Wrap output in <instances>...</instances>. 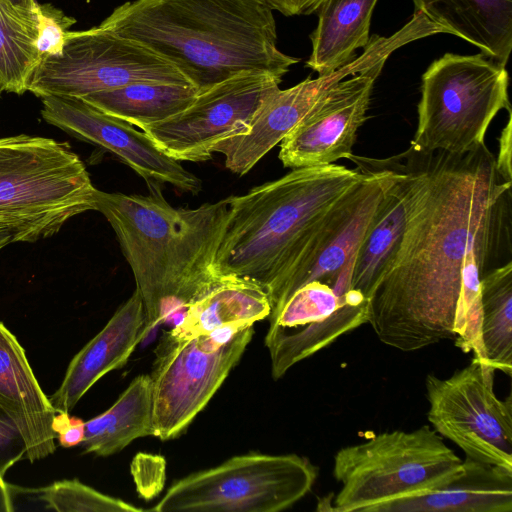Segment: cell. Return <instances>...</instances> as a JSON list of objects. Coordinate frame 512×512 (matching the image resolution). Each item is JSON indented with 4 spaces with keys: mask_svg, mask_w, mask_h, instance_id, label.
Listing matches in <instances>:
<instances>
[{
    "mask_svg": "<svg viewBox=\"0 0 512 512\" xmlns=\"http://www.w3.org/2000/svg\"><path fill=\"white\" fill-rule=\"evenodd\" d=\"M12 242V238L9 232L0 229V250Z\"/></svg>",
    "mask_w": 512,
    "mask_h": 512,
    "instance_id": "obj_38",
    "label": "cell"
},
{
    "mask_svg": "<svg viewBox=\"0 0 512 512\" xmlns=\"http://www.w3.org/2000/svg\"><path fill=\"white\" fill-rule=\"evenodd\" d=\"M444 33L478 47L505 66L512 48V0H412Z\"/></svg>",
    "mask_w": 512,
    "mask_h": 512,
    "instance_id": "obj_23",
    "label": "cell"
},
{
    "mask_svg": "<svg viewBox=\"0 0 512 512\" xmlns=\"http://www.w3.org/2000/svg\"><path fill=\"white\" fill-rule=\"evenodd\" d=\"M353 263L354 257L330 284L312 281L303 285L269 318L265 345L275 380L296 363L368 322L367 303L345 297L352 289Z\"/></svg>",
    "mask_w": 512,
    "mask_h": 512,
    "instance_id": "obj_14",
    "label": "cell"
},
{
    "mask_svg": "<svg viewBox=\"0 0 512 512\" xmlns=\"http://www.w3.org/2000/svg\"><path fill=\"white\" fill-rule=\"evenodd\" d=\"M0 93H1V90H0Z\"/></svg>",
    "mask_w": 512,
    "mask_h": 512,
    "instance_id": "obj_39",
    "label": "cell"
},
{
    "mask_svg": "<svg viewBox=\"0 0 512 512\" xmlns=\"http://www.w3.org/2000/svg\"><path fill=\"white\" fill-rule=\"evenodd\" d=\"M131 474L141 498L151 500L163 489L166 461L155 454L138 453L131 462Z\"/></svg>",
    "mask_w": 512,
    "mask_h": 512,
    "instance_id": "obj_31",
    "label": "cell"
},
{
    "mask_svg": "<svg viewBox=\"0 0 512 512\" xmlns=\"http://www.w3.org/2000/svg\"><path fill=\"white\" fill-rule=\"evenodd\" d=\"M386 60L344 78L280 142L286 168L328 165L352 154L367 116L374 84Z\"/></svg>",
    "mask_w": 512,
    "mask_h": 512,
    "instance_id": "obj_17",
    "label": "cell"
},
{
    "mask_svg": "<svg viewBox=\"0 0 512 512\" xmlns=\"http://www.w3.org/2000/svg\"><path fill=\"white\" fill-rule=\"evenodd\" d=\"M318 468L296 454L250 453L174 483L151 510L278 512L308 494Z\"/></svg>",
    "mask_w": 512,
    "mask_h": 512,
    "instance_id": "obj_9",
    "label": "cell"
},
{
    "mask_svg": "<svg viewBox=\"0 0 512 512\" xmlns=\"http://www.w3.org/2000/svg\"><path fill=\"white\" fill-rule=\"evenodd\" d=\"M16 7H20L27 10H37L39 3L36 0H4Z\"/></svg>",
    "mask_w": 512,
    "mask_h": 512,
    "instance_id": "obj_37",
    "label": "cell"
},
{
    "mask_svg": "<svg viewBox=\"0 0 512 512\" xmlns=\"http://www.w3.org/2000/svg\"><path fill=\"white\" fill-rule=\"evenodd\" d=\"M462 472L434 490L397 499L373 512H511L512 471L465 457Z\"/></svg>",
    "mask_w": 512,
    "mask_h": 512,
    "instance_id": "obj_21",
    "label": "cell"
},
{
    "mask_svg": "<svg viewBox=\"0 0 512 512\" xmlns=\"http://www.w3.org/2000/svg\"><path fill=\"white\" fill-rule=\"evenodd\" d=\"M84 424L81 419L70 416L69 412H56L52 429L59 445L71 448L81 444L84 439Z\"/></svg>",
    "mask_w": 512,
    "mask_h": 512,
    "instance_id": "obj_33",
    "label": "cell"
},
{
    "mask_svg": "<svg viewBox=\"0 0 512 512\" xmlns=\"http://www.w3.org/2000/svg\"><path fill=\"white\" fill-rule=\"evenodd\" d=\"M462 460L430 426L396 430L346 446L334 456L341 489L337 512H373L388 502L439 488L462 472Z\"/></svg>",
    "mask_w": 512,
    "mask_h": 512,
    "instance_id": "obj_6",
    "label": "cell"
},
{
    "mask_svg": "<svg viewBox=\"0 0 512 512\" xmlns=\"http://www.w3.org/2000/svg\"><path fill=\"white\" fill-rule=\"evenodd\" d=\"M419 38L417 28L406 23L389 37L373 35L363 53L348 64L315 79L307 78L293 87H276L269 92L248 126L235 136L220 141L213 153L224 155L225 166L232 173H248L270 150L321 101L339 81L373 64L387 60L398 48Z\"/></svg>",
    "mask_w": 512,
    "mask_h": 512,
    "instance_id": "obj_13",
    "label": "cell"
},
{
    "mask_svg": "<svg viewBox=\"0 0 512 512\" xmlns=\"http://www.w3.org/2000/svg\"><path fill=\"white\" fill-rule=\"evenodd\" d=\"M134 83L191 85L158 54L98 26L68 31L61 53L40 60L27 91L39 98H83Z\"/></svg>",
    "mask_w": 512,
    "mask_h": 512,
    "instance_id": "obj_10",
    "label": "cell"
},
{
    "mask_svg": "<svg viewBox=\"0 0 512 512\" xmlns=\"http://www.w3.org/2000/svg\"><path fill=\"white\" fill-rule=\"evenodd\" d=\"M150 435L154 436L153 380L151 375L142 374L108 410L85 422L81 445L85 453L106 457Z\"/></svg>",
    "mask_w": 512,
    "mask_h": 512,
    "instance_id": "obj_25",
    "label": "cell"
},
{
    "mask_svg": "<svg viewBox=\"0 0 512 512\" xmlns=\"http://www.w3.org/2000/svg\"><path fill=\"white\" fill-rule=\"evenodd\" d=\"M378 0H324L310 35L312 51L306 67L325 75L348 64L370 39V23Z\"/></svg>",
    "mask_w": 512,
    "mask_h": 512,
    "instance_id": "obj_24",
    "label": "cell"
},
{
    "mask_svg": "<svg viewBox=\"0 0 512 512\" xmlns=\"http://www.w3.org/2000/svg\"><path fill=\"white\" fill-rule=\"evenodd\" d=\"M148 332L143 303L135 290L70 361L59 388L49 397L56 412L71 411L100 378L124 366Z\"/></svg>",
    "mask_w": 512,
    "mask_h": 512,
    "instance_id": "obj_18",
    "label": "cell"
},
{
    "mask_svg": "<svg viewBox=\"0 0 512 512\" xmlns=\"http://www.w3.org/2000/svg\"><path fill=\"white\" fill-rule=\"evenodd\" d=\"M508 120L502 129L499 137V152L495 158V166L499 175L505 180L512 182V112L508 109Z\"/></svg>",
    "mask_w": 512,
    "mask_h": 512,
    "instance_id": "obj_34",
    "label": "cell"
},
{
    "mask_svg": "<svg viewBox=\"0 0 512 512\" xmlns=\"http://www.w3.org/2000/svg\"><path fill=\"white\" fill-rule=\"evenodd\" d=\"M324 0H266L272 10L284 16L310 15L317 12Z\"/></svg>",
    "mask_w": 512,
    "mask_h": 512,
    "instance_id": "obj_35",
    "label": "cell"
},
{
    "mask_svg": "<svg viewBox=\"0 0 512 512\" xmlns=\"http://www.w3.org/2000/svg\"><path fill=\"white\" fill-rule=\"evenodd\" d=\"M39 499L58 512H140L118 498L105 495L80 481L61 480L41 489Z\"/></svg>",
    "mask_w": 512,
    "mask_h": 512,
    "instance_id": "obj_29",
    "label": "cell"
},
{
    "mask_svg": "<svg viewBox=\"0 0 512 512\" xmlns=\"http://www.w3.org/2000/svg\"><path fill=\"white\" fill-rule=\"evenodd\" d=\"M0 407L13 421L30 462L56 450V410L45 395L16 336L0 321Z\"/></svg>",
    "mask_w": 512,
    "mask_h": 512,
    "instance_id": "obj_19",
    "label": "cell"
},
{
    "mask_svg": "<svg viewBox=\"0 0 512 512\" xmlns=\"http://www.w3.org/2000/svg\"><path fill=\"white\" fill-rule=\"evenodd\" d=\"M253 334V325L230 324L156 354L151 374L154 436L169 440L188 427L239 362Z\"/></svg>",
    "mask_w": 512,
    "mask_h": 512,
    "instance_id": "obj_11",
    "label": "cell"
},
{
    "mask_svg": "<svg viewBox=\"0 0 512 512\" xmlns=\"http://www.w3.org/2000/svg\"><path fill=\"white\" fill-rule=\"evenodd\" d=\"M395 174L354 256L351 288L369 298L402 241L407 219L410 174L402 154L394 156Z\"/></svg>",
    "mask_w": 512,
    "mask_h": 512,
    "instance_id": "obj_22",
    "label": "cell"
},
{
    "mask_svg": "<svg viewBox=\"0 0 512 512\" xmlns=\"http://www.w3.org/2000/svg\"><path fill=\"white\" fill-rule=\"evenodd\" d=\"M505 66L481 54L445 53L422 75L418 123L410 148L466 154L485 145L502 109H511Z\"/></svg>",
    "mask_w": 512,
    "mask_h": 512,
    "instance_id": "obj_7",
    "label": "cell"
},
{
    "mask_svg": "<svg viewBox=\"0 0 512 512\" xmlns=\"http://www.w3.org/2000/svg\"><path fill=\"white\" fill-rule=\"evenodd\" d=\"M362 175L334 163L296 168L230 196L219 275L253 280L266 291L301 239Z\"/></svg>",
    "mask_w": 512,
    "mask_h": 512,
    "instance_id": "obj_4",
    "label": "cell"
},
{
    "mask_svg": "<svg viewBox=\"0 0 512 512\" xmlns=\"http://www.w3.org/2000/svg\"><path fill=\"white\" fill-rule=\"evenodd\" d=\"M281 82L267 73H239L199 92L185 110L142 131L176 161L209 160L215 145L240 134Z\"/></svg>",
    "mask_w": 512,
    "mask_h": 512,
    "instance_id": "obj_15",
    "label": "cell"
},
{
    "mask_svg": "<svg viewBox=\"0 0 512 512\" xmlns=\"http://www.w3.org/2000/svg\"><path fill=\"white\" fill-rule=\"evenodd\" d=\"M39 5L27 10L0 0V90L21 95L41 60Z\"/></svg>",
    "mask_w": 512,
    "mask_h": 512,
    "instance_id": "obj_27",
    "label": "cell"
},
{
    "mask_svg": "<svg viewBox=\"0 0 512 512\" xmlns=\"http://www.w3.org/2000/svg\"><path fill=\"white\" fill-rule=\"evenodd\" d=\"M197 94L198 90L191 85L134 83L81 99L143 130L182 112Z\"/></svg>",
    "mask_w": 512,
    "mask_h": 512,
    "instance_id": "obj_26",
    "label": "cell"
},
{
    "mask_svg": "<svg viewBox=\"0 0 512 512\" xmlns=\"http://www.w3.org/2000/svg\"><path fill=\"white\" fill-rule=\"evenodd\" d=\"M41 100V115L48 124L110 152L136 172L149 189L169 184L192 195L202 190V181L196 175L133 125L102 112L81 98L46 96Z\"/></svg>",
    "mask_w": 512,
    "mask_h": 512,
    "instance_id": "obj_16",
    "label": "cell"
},
{
    "mask_svg": "<svg viewBox=\"0 0 512 512\" xmlns=\"http://www.w3.org/2000/svg\"><path fill=\"white\" fill-rule=\"evenodd\" d=\"M26 458V446L17 427L0 407V475Z\"/></svg>",
    "mask_w": 512,
    "mask_h": 512,
    "instance_id": "obj_32",
    "label": "cell"
},
{
    "mask_svg": "<svg viewBox=\"0 0 512 512\" xmlns=\"http://www.w3.org/2000/svg\"><path fill=\"white\" fill-rule=\"evenodd\" d=\"M96 192L66 143L25 134L0 138V229L12 242L51 237L72 217L95 210Z\"/></svg>",
    "mask_w": 512,
    "mask_h": 512,
    "instance_id": "obj_5",
    "label": "cell"
},
{
    "mask_svg": "<svg viewBox=\"0 0 512 512\" xmlns=\"http://www.w3.org/2000/svg\"><path fill=\"white\" fill-rule=\"evenodd\" d=\"M495 371L472 359L447 379L427 375V417L466 457L512 471V397L496 396Z\"/></svg>",
    "mask_w": 512,
    "mask_h": 512,
    "instance_id": "obj_12",
    "label": "cell"
},
{
    "mask_svg": "<svg viewBox=\"0 0 512 512\" xmlns=\"http://www.w3.org/2000/svg\"><path fill=\"white\" fill-rule=\"evenodd\" d=\"M362 171L351 186L294 248L278 275L267 287L275 316L289 297L312 281L330 283L354 256L395 174L394 156L373 159L348 155Z\"/></svg>",
    "mask_w": 512,
    "mask_h": 512,
    "instance_id": "obj_8",
    "label": "cell"
},
{
    "mask_svg": "<svg viewBox=\"0 0 512 512\" xmlns=\"http://www.w3.org/2000/svg\"><path fill=\"white\" fill-rule=\"evenodd\" d=\"M99 26L170 62L198 93L242 72L282 81L300 61L278 49L266 0H135Z\"/></svg>",
    "mask_w": 512,
    "mask_h": 512,
    "instance_id": "obj_2",
    "label": "cell"
},
{
    "mask_svg": "<svg viewBox=\"0 0 512 512\" xmlns=\"http://www.w3.org/2000/svg\"><path fill=\"white\" fill-rule=\"evenodd\" d=\"M13 510L14 507L10 485L6 483L3 476L0 475V512H11Z\"/></svg>",
    "mask_w": 512,
    "mask_h": 512,
    "instance_id": "obj_36",
    "label": "cell"
},
{
    "mask_svg": "<svg viewBox=\"0 0 512 512\" xmlns=\"http://www.w3.org/2000/svg\"><path fill=\"white\" fill-rule=\"evenodd\" d=\"M75 19L51 4H39V32L37 49L41 59L48 55L60 54L65 35Z\"/></svg>",
    "mask_w": 512,
    "mask_h": 512,
    "instance_id": "obj_30",
    "label": "cell"
},
{
    "mask_svg": "<svg viewBox=\"0 0 512 512\" xmlns=\"http://www.w3.org/2000/svg\"><path fill=\"white\" fill-rule=\"evenodd\" d=\"M410 174L399 249L368 298L379 340L412 352L455 339L461 270L474 247L511 250V187L483 145L466 154L402 153Z\"/></svg>",
    "mask_w": 512,
    "mask_h": 512,
    "instance_id": "obj_1",
    "label": "cell"
},
{
    "mask_svg": "<svg viewBox=\"0 0 512 512\" xmlns=\"http://www.w3.org/2000/svg\"><path fill=\"white\" fill-rule=\"evenodd\" d=\"M481 339L487 363L512 375V261L491 269L480 281Z\"/></svg>",
    "mask_w": 512,
    "mask_h": 512,
    "instance_id": "obj_28",
    "label": "cell"
},
{
    "mask_svg": "<svg viewBox=\"0 0 512 512\" xmlns=\"http://www.w3.org/2000/svg\"><path fill=\"white\" fill-rule=\"evenodd\" d=\"M229 208L230 196L175 208L162 188L148 195L97 189L95 210L111 225L133 272L148 331L181 315L223 277L215 260Z\"/></svg>",
    "mask_w": 512,
    "mask_h": 512,
    "instance_id": "obj_3",
    "label": "cell"
},
{
    "mask_svg": "<svg viewBox=\"0 0 512 512\" xmlns=\"http://www.w3.org/2000/svg\"><path fill=\"white\" fill-rule=\"evenodd\" d=\"M270 312L269 297L261 285L247 278L223 276L185 308L174 327L163 334L155 353L226 325H254Z\"/></svg>",
    "mask_w": 512,
    "mask_h": 512,
    "instance_id": "obj_20",
    "label": "cell"
}]
</instances>
